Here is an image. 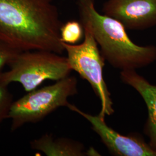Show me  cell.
<instances>
[{"instance_id": "obj_1", "label": "cell", "mask_w": 156, "mask_h": 156, "mask_svg": "<svg viewBox=\"0 0 156 156\" xmlns=\"http://www.w3.org/2000/svg\"><path fill=\"white\" fill-rule=\"evenodd\" d=\"M54 0H0V40L21 51L62 55V25Z\"/></svg>"}, {"instance_id": "obj_2", "label": "cell", "mask_w": 156, "mask_h": 156, "mask_svg": "<svg viewBox=\"0 0 156 156\" xmlns=\"http://www.w3.org/2000/svg\"><path fill=\"white\" fill-rule=\"evenodd\" d=\"M78 9L80 22L89 25L102 55L112 67L136 70L156 62V46L135 44L122 23L97 10L95 0H78Z\"/></svg>"}, {"instance_id": "obj_3", "label": "cell", "mask_w": 156, "mask_h": 156, "mask_svg": "<svg viewBox=\"0 0 156 156\" xmlns=\"http://www.w3.org/2000/svg\"><path fill=\"white\" fill-rule=\"evenodd\" d=\"M77 93V79L70 75L27 92L12 104L8 117L11 130L13 132L27 124L38 123L59 108H68V98Z\"/></svg>"}, {"instance_id": "obj_4", "label": "cell", "mask_w": 156, "mask_h": 156, "mask_svg": "<svg viewBox=\"0 0 156 156\" xmlns=\"http://www.w3.org/2000/svg\"><path fill=\"white\" fill-rule=\"evenodd\" d=\"M8 66L9 70L1 74L0 81L8 86L18 83L27 93L46 80L66 78L72 71L67 57L46 50L22 51Z\"/></svg>"}, {"instance_id": "obj_5", "label": "cell", "mask_w": 156, "mask_h": 156, "mask_svg": "<svg viewBox=\"0 0 156 156\" xmlns=\"http://www.w3.org/2000/svg\"><path fill=\"white\" fill-rule=\"evenodd\" d=\"M82 24L84 28L83 42L75 45L62 42V45L72 71H76L89 83L100 99L101 111L98 115L105 119L115 112L111 94L104 78L105 59L89 25Z\"/></svg>"}, {"instance_id": "obj_6", "label": "cell", "mask_w": 156, "mask_h": 156, "mask_svg": "<svg viewBox=\"0 0 156 156\" xmlns=\"http://www.w3.org/2000/svg\"><path fill=\"white\" fill-rule=\"evenodd\" d=\"M69 109L77 113L89 122L91 128L110 153L117 156H156V153L142 137L124 135L107 125L105 119L98 115H92L79 109L71 104Z\"/></svg>"}, {"instance_id": "obj_7", "label": "cell", "mask_w": 156, "mask_h": 156, "mask_svg": "<svg viewBox=\"0 0 156 156\" xmlns=\"http://www.w3.org/2000/svg\"><path fill=\"white\" fill-rule=\"evenodd\" d=\"M102 11L128 30H142L156 26V0H107Z\"/></svg>"}, {"instance_id": "obj_8", "label": "cell", "mask_w": 156, "mask_h": 156, "mask_svg": "<svg viewBox=\"0 0 156 156\" xmlns=\"http://www.w3.org/2000/svg\"><path fill=\"white\" fill-rule=\"evenodd\" d=\"M120 76L124 83L136 90L145 101L148 115L144 132L149 144L156 153V85L151 83L136 70L121 71Z\"/></svg>"}, {"instance_id": "obj_9", "label": "cell", "mask_w": 156, "mask_h": 156, "mask_svg": "<svg viewBox=\"0 0 156 156\" xmlns=\"http://www.w3.org/2000/svg\"><path fill=\"white\" fill-rule=\"evenodd\" d=\"M34 151L47 156H99L94 149L87 150L80 142L67 138H55L51 134H45L30 141Z\"/></svg>"}, {"instance_id": "obj_10", "label": "cell", "mask_w": 156, "mask_h": 156, "mask_svg": "<svg viewBox=\"0 0 156 156\" xmlns=\"http://www.w3.org/2000/svg\"><path fill=\"white\" fill-rule=\"evenodd\" d=\"M84 37V28L81 22L69 20L62 24L60 38L62 42L67 44L75 45Z\"/></svg>"}, {"instance_id": "obj_11", "label": "cell", "mask_w": 156, "mask_h": 156, "mask_svg": "<svg viewBox=\"0 0 156 156\" xmlns=\"http://www.w3.org/2000/svg\"><path fill=\"white\" fill-rule=\"evenodd\" d=\"M13 101V95L8 86L0 81V128L2 123L8 119Z\"/></svg>"}, {"instance_id": "obj_12", "label": "cell", "mask_w": 156, "mask_h": 156, "mask_svg": "<svg viewBox=\"0 0 156 156\" xmlns=\"http://www.w3.org/2000/svg\"><path fill=\"white\" fill-rule=\"evenodd\" d=\"M22 51L13 46L0 40V75L6 66H9L17 55Z\"/></svg>"}]
</instances>
